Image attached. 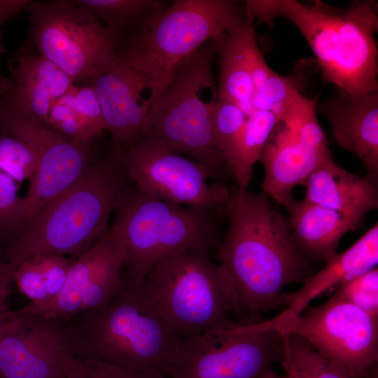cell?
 Returning a JSON list of instances; mask_svg holds the SVG:
<instances>
[{"mask_svg": "<svg viewBox=\"0 0 378 378\" xmlns=\"http://www.w3.org/2000/svg\"><path fill=\"white\" fill-rule=\"evenodd\" d=\"M245 50L255 90L253 98L268 102L270 111L276 104L288 106L295 95L300 93L299 82L293 76L279 75L267 65L256 42L253 27L247 34Z\"/></svg>", "mask_w": 378, "mask_h": 378, "instance_id": "cell-26", "label": "cell"}, {"mask_svg": "<svg viewBox=\"0 0 378 378\" xmlns=\"http://www.w3.org/2000/svg\"><path fill=\"white\" fill-rule=\"evenodd\" d=\"M253 27V20L248 17L242 24L215 40L220 67L217 97L237 105L247 118L255 111V90L245 50L246 36Z\"/></svg>", "mask_w": 378, "mask_h": 378, "instance_id": "cell-23", "label": "cell"}, {"mask_svg": "<svg viewBox=\"0 0 378 378\" xmlns=\"http://www.w3.org/2000/svg\"><path fill=\"white\" fill-rule=\"evenodd\" d=\"M281 335V334H280ZM279 363L289 378H350L300 337L284 334Z\"/></svg>", "mask_w": 378, "mask_h": 378, "instance_id": "cell-27", "label": "cell"}, {"mask_svg": "<svg viewBox=\"0 0 378 378\" xmlns=\"http://www.w3.org/2000/svg\"><path fill=\"white\" fill-rule=\"evenodd\" d=\"M123 281L105 306L64 323L74 357L164 373L176 358L183 335L139 285Z\"/></svg>", "mask_w": 378, "mask_h": 378, "instance_id": "cell-3", "label": "cell"}, {"mask_svg": "<svg viewBox=\"0 0 378 378\" xmlns=\"http://www.w3.org/2000/svg\"><path fill=\"white\" fill-rule=\"evenodd\" d=\"M330 156V152H321L304 144L286 125L277 124L258 159L265 172L262 192L282 206L293 197V188L302 186Z\"/></svg>", "mask_w": 378, "mask_h": 378, "instance_id": "cell-19", "label": "cell"}, {"mask_svg": "<svg viewBox=\"0 0 378 378\" xmlns=\"http://www.w3.org/2000/svg\"><path fill=\"white\" fill-rule=\"evenodd\" d=\"M274 378H289V377H288L287 376L279 377V376L277 375V376L274 377Z\"/></svg>", "mask_w": 378, "mask_h": 378, "instance_id": "cell-41", "label": "cell"}, {"mask_svg": "<svg viewBox=\"0 0 378 378\" xmlns=\"http://www.w3.org/2000/svg\"><path fill=\"white\" fill-rule=\"evenodd\" d=\"M32 258L35 259L42 275L51 304L64 288L73 258L59 255H42Z\"/></svg>", "mask_w": 378, "mask_h": 378, "instance_id": "cell-36", "label": "cell"}, {"mask_svg": "<svg viewBox=\"0 0 378 378\" xmlns=\"http://www.w3.org/2000/svg\"><path fill=\"white\" fill-rule=\"evenodd\" d=\"M0 102H1V99H0Z\"/></svg>", "mask_w": 378, "mask_h": 378, "instance_id": "cell-42", "label": "cell"}, {"mask_svg": "<svg viewBox=\"0 0 378 378\" xmlns=\"http://www.w3.org/2000/svg\"><path fill=\"white\" fill-rule=\"evenodd\" d=\"M31 2L29 0H0V18L2 23L19 15Z\"/></svg>", "mask_w": 378, "mask_h": 378, "instance_id": "cell-39", "label": "cell"}, {"mask_svg": "<svg viewBox=\"0 0 378 378\" xmlns=\"http://www.w3.org/2000/svg\"><path fill=\"white\" fill-rule=\"evenodd\" d=\"M113 213L109 230L124 249V279L138 285L160 262L188 251L216 249L221 239L217 213L175 205L134 186L119 195Z\"/></svg>", "mask_w": 378, "mask_h": 378, "instance_id": "cell-5", "label": "cell"}, {"mask_svg": "<svg viewBox=\"0 0 378 378\" xmlns=\"http://www.w3.org/2000/svg\"><path fill=\"white\" fill-rule=\"evenodd\" d=\"M74 107L93 134H101L105 128L102 107L92 85H76L72 88Z\"/></svg>", "mask_w": 378, "mask_h": 378, "instance_id": "cell-37", "label": "cell"}, {"mask_svg": "<svg viewBox=\"0 0 378 378\" xmlns=\"http://www.w3.org/2000/svg\"><path fill=\"white\" fill-rule=\"evenodd\" d=\"M29 41L76 85H91L119 61L120 47L102 22L73 0L32 1Z\"/></svg>", "mask_w": 378, "mask_h": 378, "instance_id": "cell-9", "label": "cell"}, {"mask_svg": "<svg viewBox=\"0 0 378 378\" xmlns=\"http://www.w3.org/2000/svg\"><path fill=\"white\" fill-rule=\"evenodd\" d=\"M247 15L269 25L281 17L293 23L317 59L325 83L358 95L378 92L377 4L355 1L345 8L321 1L248 0Z\"/></svg>", "mask_w": 378, "mask_h": 378, "instance_id": "cell-2", "label": "cell"}, {"mask_svg": "<svg viewBox=\"0 0 378 378\" xmlns=\"http://www.w3.org/2000/svg\"><path fill=\"white\" fill-rule=\"evenodd\" d=\"M18 183L0 171V239H10V244L25 223L24 201L18 195Z\"/></svg>", "mask_w": 378, "mask_h": 378, "instance_id": "cell-31", "label": "cell"}, {"mask_svg": "<svg viewBox=\"0 0 378 378\" xmlns=\"http://www.w3.org/2000/svg\"><path fill=\"white\" fill-rule=\"evenodd\" d=\"M205 250L181 253L153 267L139 284L183 335L220 331L241 316L232 278Z\"/></svg>", "mask_w": 378, "mask_h": 378, "instance_id": "cell-8", "label": "cell"}, {"mask_svg": "<svg viewBox=\"0 0 378 378\" xmlns=\"http://www.w3.org/2000/svg\"><path fill=\"white\" fill-rule=\"evenodd\" d=\"M325 267L313 274L297 291L284 293L278 314L289 316L302 312L312 300L330 288L365 273L378 263V223L342 253L335 252L325 260Z\"/></svg>", "mask_w": 378, "mask_h": 378, "instance_id": "cell-21", "label": "cell"}, {"mask_svg": "<svg viewBox=\"0 0 378 378\" xmlns=\"http://www.w3.org/2000/svg\"><path fill=\"white\" fill-rule=\"evenodd\" d=\"M304 311L258 319L249 327L297 335L349 377H374L378 362V317L334 295Z\"/></svg>", "mask_w": 378, "mask_h": 378, "instance_id": "cell-10", "label": "cell"}, {"mask_svg": "<svg viewBox=\"0 0 378 378\" xmlns=\"http://www.w3.org/2000/svg\"><path fill=\"white\" fill-rule=\"evenodd\" d=\"M224 215L227 227L215 250L218 262L232 278L241 315L258 316L280 307L286 286L303 284L313 274L288 218L263 192L236 187Z\"/></svg>", "mask_w": 378, "mask_h": 378, "instance_id": "cell-1", "label": "cell"}, {"mask_svg": "<svg viewBox=\"0 0 378 378\" xmlns=\"http://www.w3.org/2000/svg\"><path fill=\"white\" fill-rule=\"evenodd\" d=\"M304 198L342 214L358 227L366 214L378 207L377 177L350 172L326 158L303 185Z\"/></svg>", "mask_w": 378, "mask_h": 378, "instance_id": "cell-20", "label": "cell"}, {"mask_svg": "<svg viewBox=\"0 0 378 378\" xmlns=\"http://www.w3.org/2000/svg\"><path fill=\"white\" fill-rule=\"evenodd\" d=\"M111 151L141 192L175 205L224 214L232 188L206 164L141 137L125 149Z\"/></svg>", "mask_w": 378, "mask_h": 378, "instance_id": "cell-11", "label": "cell"}, {"mask_svg": "<svg viewBox=\"0 0 378 378\" xmlns=\"http://www.w3.org/2000/svg\"><path fill=\"white\" fill-rule=\"evenodd\" d=\"M2 24V22L0 18V25ZM4 52V49L0 44V54ZM9 83V79L4 77L0 72V95L6 90Z\"/></svg>", "mask_w": 378, "mask_h": 378, "instance_id": "cell-40", "label": "cell"}, {"mask_svg": "<svg viewBox=\"0 0 378 378\" xmlns=\"http://www.w3.org/2000/svg\"><path fill=\"white\" fill-rule=\"evenodd\" d=\"M102 22L122 49L169 5L160 0H76Z\"/></svg>", "mask_w": 378, "mask_h": 378, "instance_id": "cell-24", "label": "cell"}, {"mask_svg": "<svg viewBox=\"0 0 378 378\" xmlns=\"http://www.w3.org/2000/svg\"><path fill=\"white\" fill-rule=\"evenodd\" d=\"M247 18L236 1H174L122 49L119 62L140 77L151 105L170 84L184 59Z\"/></svg>", "mask_w": 378, "mask_h": 378, "instance_id": "cell-6", "label": "cell"}, {"mask_svg": "<svg viewBox=\"0 0 378 378\" xmlns=\"http://www.w3.org/2000/svg\"><path fill=\"white\" fill-rule=\"evenodd\" d=\"M8 66L10 77L0 95L2 102L48 126L52 104L74 85L73 81L54 63L36 53L29 40L15 52Z\"/></svg>", "mask_w": 378, "mask_h": 378, "instance_id": "cell-16", "label": "cell"}, {"mask_svg": "<svg viewBox=\"0 0 378 378\" xmlns=\"http://www.w3.org/2000/svg\"><path fill=\"white\" fill-rule=\"evenodd\" d=\"M245 319L225 330L183 335L167 378H274L282 337L248 328Z\"/></svg>", "mask_w": 378, "mask_h": 378, "instance_id": "cell-12", "label": "cell"}, {"mask_svg": "<svg viewBox=\"0 0 378 378\" xmlns=\"http://www.w3.org/2000/svg\"><path fill=\"white\" fill-rule=\"evenodd\" d=\"M127 181L111 150L103 158H94L78 180L26 222L6 249L7 262L18 266L37 255H81L108 230V219Z\"/></svg>", "mask_w": 378, "mask_h": 378, "instance_id": "cell-4", "label": "cell"}, {"mask_svg": "<svg viewBox=\"0 0 378 378\" xmlns=\"http://www.w3.org/2000/svg\"><path fill=\"white\" fill-rule=\"evenodd\" d=\"M17 266L8 262L0 261V328L11 314L7 306L10 285Z\"/></svg>", "mask_w": 378, "mask_h": 378, "instance_id": "cell-38", "label": "cell"}, {"mask_svg": "<svg viewBox=\"0 0 378 378\" xmlns=\"http://www.w3.org/2000/svg\"><path fill=\"white\" fill-rule=\"evenodd\" d=\"M99 101L111 149L122 150L139 137L150 108L140 77L118 61L91 85Z\"/></svg>", "mask_w": 378, "mask_h": 378, "instance_id": "cell-17", "label": "cell"}, {"mask_svg": "<svg viewBox=\"0 0 378 378\" xmlns=\"http://www.w3.org/2000/svg\"><path fill=\"white\" fill-rule=\"evenodd\" d=\"M73 87L52 104L48 127L74 143L92 146L95 136L75 109Z\"/></svg>", "mask_w": 378, "mask_h": 378, "instance_id": "cell-30", "label": "cell"}, {"mask_svg": "<svg viewBox=\"0 0 378 378\" xmlns=\"http://www.w3.org/2000/svg\"><path fill=\"white\" fill-rule=\"evenodd\" d=\"M215 40L202 45L178 66L174 76L151 104L139 137L202 162L225 181L232 175L215 143L212 104L202 97L216 90L212 62Z\"/></svg>", "mask_w": 378, "mask_h": 378, "instance_id": "cell-7", "label": "cell"}, {"mask_svg": "<svg viewBox=\"0 0 378 378\" xmlns=\"http://www.w3.org/2000/svg\"><path fill=\"white\" fill-rule=\"evenodd\" d=\"M211 111L215 143L230 171L235 144L247 116L237 105L217 97Z\"/></svg>", "mask_w": 378, "mask_h": 378, "instance_id": "cell-29", "label": "cell"}, {"mask_svg": "<svg viewBox=\"0 0 378 378\" xmlns=\"http://www.w3.org/2000/svg\"><path fill=\"white\" fill-rule=\"evenodd\" d=\"M316 111V101L298 93L290 102L281 123L304 144L321 152H330L326 136L318 122Z\"/></svg>", "mask_w": 378, "mask_h": 378, "instance_id": "cell-28", "label": "cell"}, {"mask_svg": "<svg viewBox=\"0 0 378 378\" xmlns=\"http://www.w3.org/2000/svg\"><path fill=\"white\" fill-rule=\"evenodd\" d=\"M37 167L36 158L23 141L0 134V171L18 183L31 180Z\"/></svg>", "mask_w": 378, "mask_h": 378, "instance_id": "cell-32", "label": "cell"}, {"mask_svg": "<svg viewBox=\"0 0 378 378\" xmlns=\"http://www.w3.org/2000/svg\"><path fill=\"white\" fill-rule=\"evenodd\" d=\"M277 124L275 115L268 111L255 110L246 118L237 138L230 167L239 190L247 189L254 165Z\"/></svg>", "mask_w": 378, "mask_h": 378, "instance_id": "cell-25", "label": "cell"}, {"mask_svg": "<svg viewBox=\"0 0 378 378\" xmlns=\"http://www.w3.org/2000/svg\"><path fill=\"white\" fill-rule=\"evenodd\" d=\"M334 295L378 317V269L374 267L335 288Z\"/></svg>", "mask_w": 378, "mask_h": 378, "instance_id": "cell-34", "label": "cell"}, {"mask_svg": "<svg viewBox=\"0 0 378 378\" xmlns=\"http://www.w3.org/2000/svg\"><path fill=\"white\" fill-rule=\"evenodd\" d=\"M124 249L108 230L90 248L73 258L64 288L41 314L67 322L105 306L123 287Z\"/></svg>", "mask_w": 378, "mask_h": 378, "instance_id": "cell-15", "label": "cell"}, {"mask_svg": "<svg viewBox=\"0 0 378 378\" xmlns=\"http://www.w3.org/2000/svg\"><path fill=\"white\" fill-rule=\"evenodd\" d=\"M288 214L293 240L308 260H325L335 251L342 237L358 227L338 211L293 197L282 205Z\"/></svg>", "mask_w": 378, "mask_h": 378, "instance_id": "cell-22", "label": "cell"}, {"mask_svg": "<svg viewBox=\"0 0 378 378\" xmlns=\"http://www.w3.org/2000/svg\"><path fill=\"white\" fill-rule=\"evenodd\" d=\"M317 110L330 122L333 138L359 158L368 174L378 176V92L364 95L338 90Z\"/></svg>", "mask_w": 378, "mask_h": 378, "instance_id": "cell-18", "label": "cell"}, {"mask_svg": "<svg viewBox=\"0 0 378 378\" xmlns=\"http://www.w3.org/2000/svg\"><path fill=\"white\" fill-rule=\"evenodd\" d=\"M65 378H167L155 370L137 371L94 358H73Z\"/></svg>", "mask_w": 378, "mask_h": 378, "instance_id": "cell-33", "label": "cell"}, {"mask_svg": "<svg viewBox=\"0 0 378 378\" xmlns=\"http://www.w3.org/2000/svg\"><path fill=\"white\" fill-rule=\"evenodd\" d=\"M13 281L19 290L31 301L20 310L29 314H41L48 309L50 299L34 258L27 259L17 266Z\"/></svg>", "mask_w": 378, "mask_h": 378, "instance_id": "cell-35", "label": "cell"}, {"mask_svg": "<svg viewBox=\"0 0 378 378\" xmlns=\"http://www.w3.org/2000/svg\"><path fill=\"white\" fill-rule=\"evenodd\" d=\"M0 134L23 141L34 153L36 171L24 197L25 223L73 184L94 160L92 146L73 142L28 114L0 102Z\"/></svg>", "mask_w": 378, "mask_h": 378, "instance_id": "cell-13", "label": "cell"}, {"mask_svg": "<svg viewBox=\"0 0 378 378\" xmlns=\"http://www.w3.org/2000/svg\"><path fill=\"white\" fill-rule=\"evenodd\" d=\"M73 358L59 320L18 309L0 328V378H65Z\"/></svg>", "mask_w": 378, "mask_h": 378, "instance_id": "cell-14", "label": "cell"}]
</instances>
